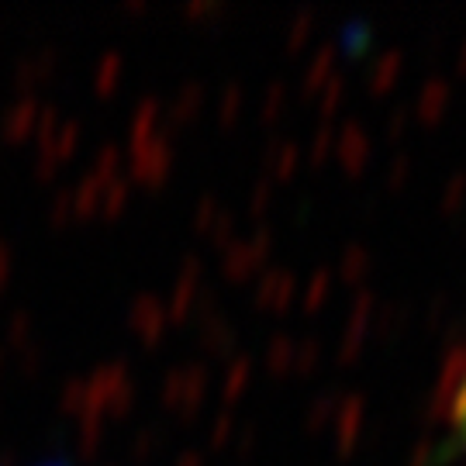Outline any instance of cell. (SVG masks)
<instances>
[{
	"instance_id": "cell-1",
	"label": "cell",
	"mask_w": 466,
	"mask_h": 466,
	"mask_svg": "<svg viewBox=\"0 0 466 466\" xmlns=\"http://www.w3.org/2000/svg\"><path fill=\"white\" fill-rule=\"evenodd\" d=\"M442 418L456 432V446L466 450V356H456L442 380Z\"/></svg>"
}]
</instances>
